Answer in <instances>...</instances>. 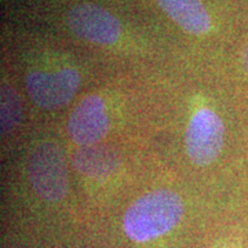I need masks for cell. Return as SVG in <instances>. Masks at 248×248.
<instances>
[{
  "label": "cell",
  "instance_id": "obj_4",
  "mask_svg": "<svg viewBox=\"0 0 248 248\" xmlns=\"http://www.w3.org/2000/svg\"><path fill=\"white\" fill-rule=\"evenodd\" d=\"M28 94L37 107L54 110L65 107L80 86L79 72L63 68L57 72H31L25 80Z\"/></svg>",
  "mask_w": 248,
  "mask_h": 248
},
{
  "label": "cell",
  "instance_id": "obj_6",
  "mask_svg": "<svg viewBox=\"0 0 248 248\" xmlns=\"http://www.w3.org/2000/svg\"><path fill=\"white\" fill-rule=\"evenodd\" d=\"M109 130V117L104 99L99 95H87L73 109L68 120L71 140L80 146H94Z\"/></svg>",
  "mask_w": 248,
  "mask_h": 248
},
{
  "label": "cell",
  "instance_id": "obj_10",
  "mask_svg": "<svg viewBox=\"0 0 248 248\" xmlns=\"http://www.w3.org/2000/svg\"><path fill=\"white\" fill-rule=\"evenodd\" d=\"M241 62H243V66H244V71L248 75V43L244 46L243 51H241Z\"/></svg>",
  "mask_w": 248,
  "mask_h": 248
},
{
  "label": "cell",
  "instance_id": "obj_9",
  "mask_svg": "<svg viewBox=\"0 0 248 248\" xmlns=\"http://www.w3.org/2000/svg\"><path fill=\"white\" fill-rule=\"evenodd\" d=\"M22 119V105L16 90L7 83L1 84L0 97V127L1 134L9 135L21 123Z\"/></svg>",
  "mask_w": 248,
  "mask_h": 248
},
{
  "label": "cell",
  "instance_id": "obj_8",
  "mask_svg": "<svg viewBox=\"0 0 248 248\" xmlns=\"http://www.w3.org/2000/svg\"><path fill=\"white\" fill-rule=\"evenodd\" d=\"M73 166L86 177L102 178L115 171L117 157L105 148H98L95 145L81 146L73 156Z\"/></svg>",
  "mask_w": 248,
  "mask_h": 248
},
{
  "label": "cell",
  "instance_id": "obj_2",
  "mask_svg": "<svg viewBox=\"0 0 248 248\" xmlns=\"http://www.w3.org/2000/svg\"><path fill=\"white\" fill-rule=\"evenodd\" d=\"M29 179L36 195L46 202L57 203L65 199L69 189L63 152L55 142L37 145L29 157Z\"/></svg>",
  "mask_w": 248,
  "mask_h": 248
},
{
  "label": "cell",
  "instance_id": "obj_5",
  "mask_svg": "<svg viewBox=\"0 0 248 248\" xmlns=\"http://www.w3.org/2000/svg\"><path fill=\"white\" fill-rule=\"evenodd\" d=\"M68 27L79 39L101 46L113 45L122 33L117 18L108 10L90 3L78 4L69 10Z\"/></svg>",
  "mask_w": 248,
  "mask_h": 248
},
{
  "label": "cell",
  "instance_id": "obj_7",
  "mask_svg": "<svg viewBox=\"0 0 248 248\" xmlns=\"http://www.w3.org/2000/svg\"><path fill=\"white\" fill-rule=\"evenodd\" d=\"M160 9L178 27L190 35L207 33L211 27L210 16L202 0H157Z\"/></svg>",
  "mask_w": 248,
  "mask_h": 248
},
{
  "label": "cell",
  "instance_id": "obj_3",
  "mask_svg": "<svg viewBox=\"0 0 248 248\" xmlns=\"http://www.w3.org/2000/svg\"><path fill=\"white\" fill-rule=\"evenodd\" d=\"M225 145V125L211 109H200L192 116L185 134L186 153L192 163L205 167L221 155Z\"/></svg>",
  "mask_w": 248,
  "mask_h": 248
},
{
  "label": "cell",
  "instance_id": "obj_1",
  "mask_svg": "<svg viewBox=\"0 0 248 248\" xmlns=\"http://www.w3.org/2000/svg\"><path fill=\"white\" fill-rule=\"evenodd\" d=\"M184 202L169 189H157L141 196L124 214L123 229L135 243H146L164 236L184 215Z\"/></svg>",
  "mask_w": 248,
  "mask_h": 248
}]
</instances>
